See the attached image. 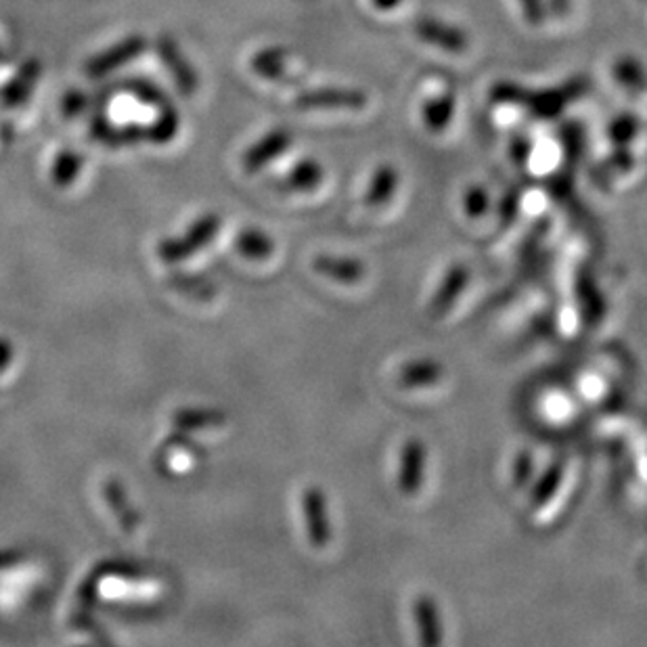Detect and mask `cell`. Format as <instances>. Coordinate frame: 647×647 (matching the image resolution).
Listing matches in <instances>:
<instances>
[{
	"instance_id": "1",
	"label": "cell",
	"mask_w": 647,
	"mask_h": 647,
	"mask_svg": "<svg viewBox=\"0 0 647 647\" xmlns=\"http://www.w3.org/2000/svg\"><path fill=\"white\" fill-rule=\"evenodd\" d=\"M426 461V444L419 438H409L403 444V451H400V465L396 476V486L405 497H413L421 490L423 480H426Z\"/></svg>"
},
{
	"instance_id": "2",
	"label": "cell",
	"mask_w": 647,
	"mask_h": 647,
	"mask_svg": "<svg viewBox=\"0 0 647 647\" xmlns=\"http://www.w3.org/2000/svg\"><path fill=\"white\" fill-rule=\"evenodd\" d=\"M302 511L306 534L312 547L323 549L331 541V524L327 513V499L319 486H308L302 495Z\"/></svg>"
},
{
	"instance_id": "3",
	"label": "cell",
	"mask_w": 647,
	"mask_h": 647,
	"mask_svg": "<svg viewBox=\"0 0 647 647\" xmlns=\"http://www.w3.org/2000/svg\"><path fill=\"white\" fill-rule=\"evenodd\" d=\"M467 283H470V269H467L465 264H453L451 269L444 273V277L436 289V294L428 306V317L442 319L449 315V310L457 304Z\"/></svg>"
},
{
	"instance_id": "4",
	"label": "cell",
	"mask_w": 647,
	"mask_h": 647,
	"mask_svg": "<svg viewBox=\"0 0 647 647\" xmlns=\"http://www.w3.org/2000/svg\"><path fill=\"white\" fill-rule=\"evenodd\" d=\"M317 273L323 277L338 281L342 285H359L365 275H367V266L359 258H350V256H331V254H321L312 262Z\"/></svg>"
},
{
	"instance_id": "5",
	"label": "cell",
	"mask_w": 647,
	"mask_h": 647,
	"mask_svg": "<svg viewBox=\"0 0 647 647\" xmlns=\"http://www.w3.org/2000/svg\"><path fill=\"white\" fill-rule=\"evenodd\" d=\"M413 618L421 645L436 647L442 643V618L436 599L430 595H419L413 601Z\"/></svg>"
},
{
	"instance_id": "6",
	"label": "cell",
	"mask_w": 647,
	"mask_h": 647,
	"mask_svg": "<svg viewBox=\"0 0 647 647\" xmlns=\"http://www.w3.org/2000/svg\"><path fill=\"white\" fill-rule=\"evenodd\" d=\"M446 369L442 363L434 359H415L398 371V384L407 390H423L432 388L442 382Z\"/></svg>"
},
{
	"instance_id": "7",
	"label": "cell",
	"mask_w": 647,
	"mask_h": 647,
	"mask_svg": "<svg viewBox=\"0 0 647 647\" xmlns=\"http://www.w3.org/2000/svg\"><path fill=\"white\" fill-rule=\"evenodd\" d=\"M417 34L426 42H432L444 51L459 53L465 49V36L453 26H444L436 19H421L417 24Z\"/></svg>"
},
{
	"instance_id": "8",
	"label": "cell",
	"mask_w": 647,
	"mask_h": 647,
	"mask_svg": "<svg viewBox=\"0 0 647 647\" xmlns=\"http://www.w3.org/2000/svg\"><path fill=\"white\" fill-rule=\"evenodd\" d=\"M398 187V174L392 166H379L371 178L367 195H365V204L369 208H379L386 206L390 199L394 197V191Z\"/></svg>"
},
{
	"instance_id": "9",
	"label": "cell",
	"mask_w": 647,
	"mask_h": 647,
	"mask_svg": "<svg viewBox=\"0 0 647 647\" xmlns=\"http://www.w3.org/2000/svg\"><path fill=\"white\" fill-rule=\"evenodd\" d=\"M564 480V465L560 461H555L553 465H549L545 474L537 480V484L532 486L530 490V505L534 509H541L545 507L553 497L557 490H560Z\"/></svg>"
},
{
	"instance_id": "10",
	"label": "cell",
	"mask_w": 647,
	"mask_h": 647,
	"mask_svg": "<svg viewBox=\"0 0 647 647\" xmlns=\"http://www.w3.org/2000/svg\"><path fill=\"white\" fill-rule=\"evenodd\" d=\"M239 250L250 258H269L275 250V243L262 233H245L239 239Z\"/></svg>"
},
{
	"instance_id": "11",
	"label": "cell",
	"mask_w": 647,
	"mask_h": 647,
	"mask_svg": "<svg viewBox=\"0 0 647 647\" xmlns=\"http://www.w3.org/2000/svg\"><path fill=\"white\" fill-rule=\"evenodd\" d=\"M423 118H426L430 130H442L453 118V97L449 95L440 101H430L423 111Z\"/></svg>"
},
{
	"instance_id": "12",
	"label": "cell",
	"mask_w": 647,
	"mask_h": 647,
	"mask_svg": "<svg viewBox=\"0 0 647 647\" xmlns=\"http://www.w3.org/2000/svg\"><path fill=\"white\" fill-rule=\"evenodd\" d=\"M323 181V170L317 164H304L292 174V185L296 189H315Z\"/></svg>"
},
{
	"instance_id": "13",
	"label": "cell",
	"mask_w": 647,
	"mask_h": 647,
	"mask_svg": "<svg viewBox=\"0 0 647 647\" xmlns=\"http://www.w3.org/2000/svg\"><path fill=\"white\" fill-rule=\"evenodd\" d=\"M463 210L467 216L478 218L488 210V193L482 187H472L463 197Z\"/></svg>"
},
{
	"instance_id": "14",
	"label": "cell",
	"mask_w": 647,
	"mask_h": 647,
	"mask_svg": "<svg viewBox=\"0 0 647 647\" xmlns=\"http://www.w3.org/2000/svg\"><path fill=\"white\" fill-rule=\"evenodd\" d=\"M614 72L618 74V78H620L622 84L633 86V88H637V86L643 84V72L639 68V63H635V59L633 61L631 59H622L620 63H616Z\"/></svg>"
},
{
	"instance_id": "15",
	"label": "cell",
	"mask_w": 647,
	"mask_h": 647,
	"mask_svg": "<svg viewBox=\"0 0 647 647\" xmlns=\"http://www.w3.org/2000/svg\"><path fill=\"white\" fill-rule=\"evenodd\" d=\"M532 470H534V461L528 453H522L518 455L516 459V465H513V482H516V486H526L532 478Z\"/></svg>"
},
{
	"instance_id": "16",
	"label": "cell",
	"mask_w": 647,
	"mask_h": 647,
	"mask_svg": "<svg viewBox=\"0 0 647 647\" xmlns=\"http://www.w3.org/2000/svg\"><path fill=\"white\" fill-rule=\"evenodd\" d=\"M635 132H637V122L631 120V118H620L616 120V124L610 128V135L614 141L618 143H624V141H629L635 137Z\"/></svg>"
},
{
	"instance_id": "17",
	"label": "cell",
	"mask_w": 647,
	"mask_h": 647,
	"mask_svg": "<svg viewBox=\"0 0 647 647\" xmlns=\"http://www.w3.org/2000/svg\"><path fill=\"white\" fill-rule=\"evenodd\" d=\"M524 9L530 21H541V5L539 0H524Z\"/></svg>"
},
{
	"instance_id": "18",
	"label": "cell",
	"mask_w": 647,
	"mask_h": 647,
	"mask_svg": "<svg viewBox=\"0 0 647 647\" xmlns=\"http://www.w3.org/2000/svg\"><path fill=\"white\" fill-rule=\"evenodd\" d=\"M373 3L379 7V9H392L394 5H398L400 0H373Z\"/></svg>"
}]
</instances>
